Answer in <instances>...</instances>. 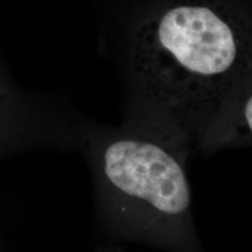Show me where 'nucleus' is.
I'll list each match as a JSON object with an SVG mask.
<instances>
[{
  "instance_id": "nucleus-1",
  "label": "nucleus",
  "mask_w": 252,
  "mask_h": 252,
  "mask_svg": "<svg viewBox=\"0 0 252 252\" xmlns=\"http://www.w3.org/2000/svg\"><path fill=\"white\" fill-rule=\"evenodd\" d=\"M251 18L239 0H158L132 28L131 121L190 149L217 110L251 78Z\"/></svg>"
},
{
  "instance_id": "nucleus-2",
  "label": "nucleus",
  "mask_w": 252,
  "mask_h": 252,
  "mask_svg": "<svg viewBox=\"0 0 252 252\" xmlns=\"http://www.w3.org/2000/svg\"><path fill=\"white\" fill-rule=\"evenodd\" d=\"M188 151L159 128L131 119L90 141L99 209L113 231L163 247H193Z\"/></svg>"
},
{
  "instance_id": "nucleus-3",
  "label": "nucleus",
  "mask_w": 252,
  "mask_h": 252,
  "mask_svg": "<svg viewBox=\"0 0 252 252\" xmlns=\"http://www.w3.org/2000/svg\"><path fill=\"white\" fill-rule=\"evenodd\" d=\"M251 91V78H248L223 102L197 141L203 152L213 153L224 147L250 144Z\"/></svg>"
}]
</instances>
